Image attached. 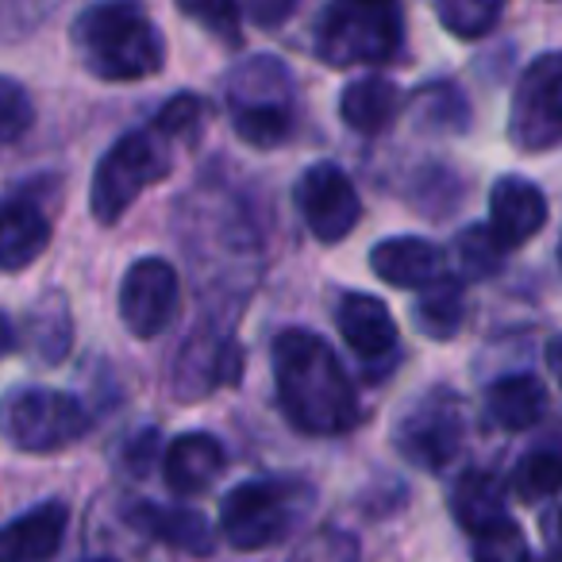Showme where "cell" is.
<instances>
[{
    "instance_id": "obj_1",
    "label": "cell",
    "mask_w": 562,
    "mask_h": 562,
    "mask_svg": "<svg viewBox=\"0 0 562 562\" xmlns=\"http://www.w3.org/2000/svg\"><path fill=\"white\" fill-rule=\"evenodd\" d=\"M273 382L290 424L305 436H344L359 420V397L339 355L313 331L273 339Z\"/></svg>"
},
{
    "instance_id": "obj_2",
    "label": "cell",
    "mask_w": 562,
    "mask_h": 562,
    "mask_svg": "<svg viewBox=\"0 0 562 562\" xmlns=\"http://www.w3.org/2000/svg\"><path fill=\"white\" fill-rule=\"evenodd\" d=\"M74 47L89 74L104 81H143L162 70L166 43L139 0L89 4L74 24Z\"/></svg>"
},
{
    "instance_id": "obj_3",
    "label": "cell",
    "mask_w": 562,
    "mask_h": 562,
    "mask_svg": "<svg viewBox=\"0 0 562 562\" xmlns=\"http://www.w3.org/2000/svg\"><path fill=\"white\" fill-rule=\"evenodd\" d=\"M401 47L393 0H331L316 27V55L328 66H374Z\"/></svg>"
},
{
    "instance_id": "obj_4",
    "label": "cell",
    "mask_w": 562,
    "mask_h": 562,
    "mask_svg": "<svg viewBox=\"0 0 562 562\" xmlns=\"http://www.w3.org/2000/svg\"><path fill=\"white\" fill-rule=\"evenodd\" d=\"M170 173V150H166L162 132H132L124 139L112 143V150L101 158L93 173V189H89V209H93L97 224H116L135 196L162 181Z\"/></svg>"
},
{
    "instance_id": "obj_5",
    "label": "cell",
    "mask_w": 562,
    "mask_h": 562,
    "mask_svg": "<svg viewBox=\"0 0 562 562\" xmlns=\"http://www.w3.org/2000/svg\"><path fill=\"white\" fill-rule=\"evenodd\" d=\"M308 490L297 482H243L227 490L220 505V528L235 551H258L290 536L293 520L305 513Z\"/></svg>"
},
{
    "instance_id": "obj_6",
    "label": "cell",
    "mask_w": 562,
    "mask_h": 562,
    "mask_svg": "<svg viewBox=\"0 0 562 562\" xmlns=\"http://www.w3.org/2000/svg\"><path fill=\"white\" fill-rule=\"evenodd\" d=\"M89 431V413L78 397L58 390H16L0 401V436L20 451L47 454L70 447Z\"/></svg>"
},
{
    "instance_id": "obj_7",
    "label": "cell",
    "mask_w": 562,
    "mask_h": 562,
    "mask_svg": "<svg viewBox=\"0 0 562 562\" xmlns=\"http://www.w3.org/2000/svg\"><path fill=\"white\" fill-rule=\"evenodd\" d=\"M462 431H467V416H462V401L454 393L431 390L420 401L401 413L393 439H397V451L405 454L413 467L420 470H443L447 462L459 454Z\"/></svg>"
},
{
    "instance_id": "obj_8",
    "label": "cell",
    "mask_w": 562,
    "mask_h": 562,
    "mask_svg": "<svg viewBox=\"0 0 562 562\" xmlns=\"http://www.w3.org/2000/svg\"><path fill=\"white\" fill-rule=\"evenodd\" d=\"M508 135L520 150H554L562 143V50L543 55L524 70L513 93Z\"/></svg>"
},
{
    "instance_id": "obj_9",
    "label": "cell",
    "mask_w": 562,
    "mask_h": 562,
    "mask_svg": "<svg viewBox=\"0 0 562 562\" xmlns=\"http://www.w3.org/2000/svg\"><path fill=\"white\" fill-rule=\"evenodd\" d=\"M178 313V270L166 258H139L120 281V316L135 339H155Z\"/></svg>"
},
{
    "instance_id": "obj_10",
    "label": "cell",
    "mask_w": 562,
    "mask_h": 562,
    "mask_svg": "<svg viewBox=\"0 0 562 562\" xmlns=\"http://www.w3.org/2000/svg\"><path fill=\"white\" fill-rule=\"evenodd\" d=\"M297 209H301V216H305L308 232L321 243H339L344 235H351V227L359 224V216H362V204H359V193H355L351 178L331 162H316L301 173Z\"/></svg>"
},
{
    "instance_id": "obj_11",
    "label": "cell",
    "mask_w": 562,
    "mask_h": 562,
    "mask_svg": "<svg viewBox=\"0 0 562 562\" xmlns=\"http://www.w3.org/2000/svg\"><path fill=\"white\" fill-rule=\"evenodd\" d=\"M66 524L70 513L63 501H43L0 528V562H50L66 539Z\"/></svg>"
},
{
    "instance_id": "obj_12",
    "label": "cell",
    "mask_w": 562,
    "mask_h": 562,
    "mask_svg": "<svg viewBox=\"0 0 562 562\" xmlns=\"http://www.w3.org/2000/svg\"><path fill=\"white\" fill-rule=\"evenodd\" d=\"M547 224V196L524 178H501L490 196V227L505 247H524Z\"/></svg>"
},
{
    "instance_id": "obj_13",
    "label": "cell",
    "mask_w": 562,
    "mask_h": 562,
    "mask_svg": "<svg viewBox=\"0 0 562 562\" xmlns=\"http://www.w3.org/2000/svg\"><path fill=\"white\" fill-rule=\"evenodd\" d=\"M224 462L227 454L216 436H209V431H186V436H178L166 447V459H162L166 485L173 493H181V497H193V493L209 490L216 482Z\"/></svg>"
},
{
    "instance_id": "obj_14",
    "label": "cell",
    "mask_w": 562,
    "mask_h": 562,
    "mask_svg": "<svg viewBox=\"0 0 562 562\" xmlns=\"http://www.w3.org/2000/svg\"><path fill=\"white\" fill-rule=\"evenodd\" d=\"M370 270L397 290H424L428 281L443 273V255L436 243L416 239V235H397L370 250Z\"/></svg>"
},
{
    "instance_id": "obj_15",
    "label": "cell",
    "mask_w": 562,
    "mask_h": 562,
    "mask_svg": "<svg viewBox=\"0 0 562 562\" xmlns=\"http://www.w3.org/2000/svg\"><path fill=\"white\" fill-rule=\"evenodd\" d=\"M50 243V220L43 216L40 204L24 201H4L0 204V270H24L47 250Z\"/></svg>"
},
{
    "instance_id": "obj_16",
    "label": "cell",
    "mask_w": 562,
    "mask_h": 562,
    "mask_svg": "<svg viewBox=\"0 0 562 562\" xmlns=\"http://www.w3.org/2000/svg\"><path fill=\"white\" fill-rule=\"evenodd\" d=\"M127 520L139 531H147L150 539H158V543H166V547H178V551H186V554L212 551V528L196 508L139 501L135 508H127Z\"/></svg>"
},
{
    "instance_id": "obj_17",
    "label": "cell",
    "mask_w": 562,
    "mask_h": 562,
    "mask_svg": "<svg viewBox=\"0 0 562 562\" xmlns=\"http://www.w3.org/2000/svg\"><path fill=\"white\" fill-rule=\"evenodd\" d=\"M339 331L362 359L390 355L393 344H397V324H393L390 308L370 293H351V297L339 301Z\"/></svg>"
},
{
    "instance_id": "obj_18",
    "label": "cell",
    "mask_w": 562,
    "mask_h": 562,
    "mask_svg": "<svg viewBox=\"0 0 562 562\" xmlns=\"http://www.w3.org/2000/svg\"><path fill=\"white\" fill-rule=\"evenodd\" d=\"M543 408H547V390H543V382H536L531 374L501 378V382H493L490 393H485V413L505 431L536 428Z\"/></svg>"
},
{
    "instance_id": "obj_19",
    "label": "cell",
    "mask_w": 562,
    "mask_h": 562,
    "mask_svg": "<svg viewBox=\"0 0 562 562\" xmlns=\"http://www.w3.org/2000/svg\"><path fill=\"white\" fill-rule=\"evenodd\" d=\"M401 93L393 81L385 78H362L351 81L344 89V101H339V116L347 127H355L359 135H382L385 127L397 120Z\"/></svg>"
},
{
    "instance_id": "obj_20",
    "label": "cell",
    "mask_w": 562,
    "mask_h": 562,
    "mask_svg": "<svg viewBox=\"0 0 562 562\" xmlns=\"http://www.w3.org/2000/svg\"><path fill=\"white\" fill-rule=\"evenodd\" d=\"M454 520L467 531H482L505 520V482L490 470H467L451 490Z\"/></svg>"
},
{
    "instance_id": "obj_21",
    "label": "cell",
    "mask_w": 562,
    "mask_h": 562,
    "mask_svg": "<svg viewBox=\"0 0 562 562\" xmlns=\"http://www.w3.org/2000/svg\"><path fill=\"white\" fill-rule=\"evenodd\" d=\"M416 328L428 339H451L462 328V316H467V301H462L459 281L436 278L428 281L416 297Z\"/></svg>"
},
{
    "instance_id": "obj_22",
    "label": "cell",
    "mask_w": 562,
    "mask_h": 562,
    "mask_svg": "<svg viewBox=\"0 0 562 562\" xmlns=\"http://www.w3.org/2000/svg\"><path fill=\"white\" fill-rule=\"evenodd\" d=\"M285 93H290V74L281 70L273 58L239 66L232 78L235 109H243V104H285Z\"/></svg>"
},
{
    "instance_id": "obj_23",
    "label": "cell",
    "mask_w": 562,
    "mask_h": 562,
    "mask_svg": "<svg viewBox=\"0 0 562 562\" xmlns=\"http://www.w3.org/2000/svg\"><path fill=\"white\" fill-rule=\"evenodd\" d=\"M505 243L493 235V227H467V232L459 235V243H454V258H459V270L462 278L470 281H485L493 278V273H501V266H505Z\"/></svg>"
},
{
    "instance_id": "obj_24",
    "label": "cell",
    "mask_w": 562,
    "mask_h": 562,
    "mask_svg": "<svg viewBox=\"0 0 562 562\" xmlns=\"http://www.w3.org/2000/svg\"><path fill=\"white\" fill-rule=\"evenodd\" d=\"M516 490L528 501H543L562 490V443H543L528 451L516 467Z\"/></svg>"
},
{
    "instance_id": "obj_25",
    "label": "cell",
    "mask_w": 562,
    "mask_h": 562,
    "mask_svg": "<svg viewBox=\"0 0 562 562\" xmlns=\"http://www.w3.org/2000/svg\"><path fill=\"white\" fill-rule=\"evenodd\" d=\"M290 109L285 104H243L235 109V135L250 147H278L290 139Z\"/></svg>"
},
{
    "instance_id": "obj_26",
    "label": "cell",
    "mask_w": 562,
    "mask_h": 562,
    "mask_svg": "<svg viewBox=\"0 0 562 562\" xmlns=\"http://www.w3.org/2000/svg\"><path fill=\"white\" fill-rule=\"evenodd\" d=\"M505 0H439V20L459 40H482L497 27Z\"/></svg>"
},
{
    "instance_id": "obj_27",
    "label": "cell",
    "mask_w": 562,
    "mask_h": 562,
    "mask_svg": "<svg viewBox=\"0 0 562 562\" xmlns=\"http://www.w3.org/2000/svg\"><path fill=\"white\" fill-rule=\"evenodd\" d=\"M32 347L47 362H58L70 347V313L63 297H47L32 313Z\"/></svg>"
},
{
    "instance_id": "obj_28",
    "label": "cell",
    "mask_w": 562,
    "mask_h": 562,
    "mask_svg": "<svg viewBox=\"0 0 562 562\" xmlns=\"http://www.w3.org/2000/svg\"><path fill=\"white\" fill-rule=\"evenodd\" d=\"M474 562H528V539L520 524L505 520L474 531Z\"/></svg>"
},
{
    "instance_id": "obj_29",
    "label": "cell",
    "mask_w": 562,
    "mask_h": 562,
    "mask_svg": "<svg viewBox=\"0 0 562 562\" xmlns=\"http://www.w3.org/2000/svg\"><path fill=\"white\" fill-rule=\"evenodd\" d=\"M35 124V104L27 89L12 78H0V143H16Z\"/></svg>"
},
{
    "instance_id": "obj_30",
    "label": "cell",
    "mask_w": 562,
    "mask_h": 562,
    "mask_svg": "<svg viewBox=\"0 0 562 562\" xmlns=\"http://www.w3.org/2000/svg\"><path fill=\"white\" fill-rule=\"evenodd\" d=\"M178 9L220 40H239V0H178Z\"/></svg>"
},
{
    "instance_id": "obj_31",
    "label": "cell",
    "mask_w": 562,
    "mask_h": 562,
    "mask_svg": "<svg viewBox=\"0 0 562 562\" xmlns=\"http://www.w3.org/2000/svg\"><path fill=\"white\" fill-rule=\"evenodd\" d=\"M201 101L196 97H189V93H181V97H173V101H166V109L158 112V120H155V132H162V135H189V132H196V124H201Z\"/></svg>"
},
{
    "instance_id": "obj_32",
    "label": "cell",
    "mask_w": 562,
    "mask_h": 562,
    "mask_svg": "<svg viewBox=\"0 0 562 562\" xmlns=\"http://www.w3.org/2000/svg\"><path fill=\"white\" fill-rule=\"evenodd\" d=\"M293 562H359V547L339 531H324V536L308 539Z\"/></svg>"
},
{
    "instance_id": "obj_33",
    "label": "cell",
    "mask_w": 562,
    "mask_h": 562,
    "mask_svg": "<svg viewBox=\"0 0 562 562\" xmlns=\"http://www.w3.org/2000/svg\"><path fill=\"white\" fill-rule=\"evenodd\" d=\"M239 9L247 12L258 27H278L301 9V0H239Z\"/></svg>"
},
{
    "instance_id": "obj_34",
    "label": "cell",
    "mask_w": 562,
    "mask_h": 562,
    "mask_svg": "<svg viewBox=\"0 0 562 562\" xmlns=\"http://www.w3.org/2000/svg\"><path fill=\"white\" fill-rule=\"evenodd\" d=\"M547 370H551L554 382L562 385V336H554L551 344H547Z\"/></svg>"
},
{
    "instance_id": "obj_35",
    "label": "cell",
    "mask_w": 562,
    "mask_h": 562,
    "mask_svg": "<svg viewBox=\"0 0 562 562\" xmlns=\"http://www.w3.org/2000/svg\"><path fill=\"white\" fill-rule=\"evenodd\" d=\"M12 347H16V328H12L9 316L0 313V359H4V355H12Z\"/></svg>"
},
{
    "instance_id": "obj_36",
    "label": "cell",
    "mask_w": 562,
    "mask_h": 562,
    "mask_svg": "<svg viewBox=\"0 0 562 562\" xmlns=\"http://www.w3.org/2000/svg\"><path fill=\"white\" fill-rule=\"evenodd\" d=\"M89 562H112V559H89Z\"/></svg>"
}]
</instances>
